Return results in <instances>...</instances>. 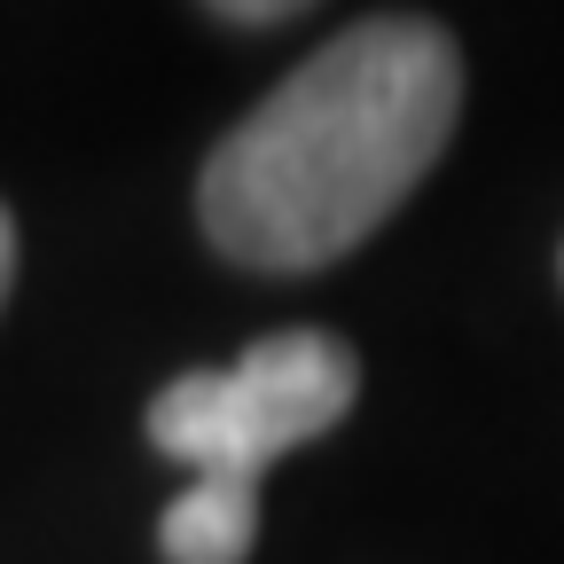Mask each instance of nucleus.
Returning <instances> with one entry per match:
<instances>
[{
	"instance_id": "f257e3e1",
	"label": "nucleus",
	"mask_w": 564,
	"mask_h": 564,
	"mask_svg": "<svg viewBox=\"0 0 564 564\" xmlns=\"http://www.w3.org/2000/svg\"><path fill=\"white\" fill-rule=\"evenodd\" d=\"M455 110L463 55L447 24H345L204 158L196 212L212 251L251 274H314L345 259L440 165Z\"/></svg>"
},
{
	"instance_id": "f03ea898",
	"label": "nucleus",
	"mask_w": 564,
	"mask_h": 564,
	"mask_svg": "<svg viewBox=\"0 0 564 564\" xmlns=\"http://www.w3.org/2000/svg\"><path fill=\"white\" fill-rule=\"evenodd\" d=\"M352 392H361V361L329 329H274L259 337L236 369H188L150 400V440L188 463L196 478H243L274 455H291L322 432H337Z\"/></svg>"
},
{
	"instance_id": "7ed1b4c3",
	"label": "nucleus",
	"mask_w": 564,
	"mask_h": 564,
	"mask_svg": "<svg viewBox=\"0 0 564 564\" xmlns=\"http://www.w3.org/2000/svg\"><path fill=\"white\" fill-rule=\"evenodd\" d=\"M251 541H259V486L243 478H188L158 518L165 564H243Z\"/></svg>"
},
{
	"instance_id": "20e7f679",
	"label": "nucleus",
	"mask_w": 564,
	"mask_h": 564,
	"mask_svg": "<svg viewBox=\"0 0 564 564\" xmlns=\"http://www.w3.org/2000/svg\"><path fill=\"white\" fill-rule=\"evenodd\" d=\"M212 17H228V24H282L299 9H291V0H228V9H212Z\"/></svg>"
},
{
	"instance_id": "39448f33",
	"label": "nucleus",
	"mask_w": 564,
	"mask_h": 564,
	"mask_svg": "<svg viewBox=\"0 0 564 564\" xmlns=\"http://www.w3.org/2000/svg\"><path fill=\"white\" fill-rule=\"evenodd\" d=\"M9 282H17V220L0 204V306H9Z\"/></svg>"
}]
</instances>
